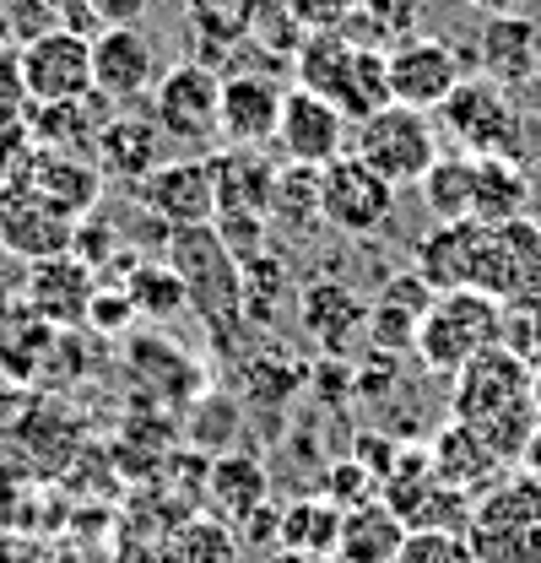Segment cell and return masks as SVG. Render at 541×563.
<instances>
[{"label":"cell","instance_id":"obj_1","mask_svg":"<svg viewBox=\"0 0 541 563\" xmlns=\"http://www.w3.org/2000/svg\"><path fill=\"white\" fill-rule=\"evenodd\" d=\"M455 390H450V418L472 422L476 433L504 455V466H520L531 433H537V401H531V363L520 352L482 347L476 357H466L455 374Z\"/></svg>","mask_w":541,"mask_h":563},{"label":"cell","instance_id":"obj_2","mask_svg":"<svg viewBox=\"0 0 541 563\" xmlns=\"http://www.w3.org/2000/svg\"><path fill=\"white\" fill-rule=\"evenodd\" d=\"M168 266L179 272L190 309L201 314L206 336L217 342V352H233L244 336V266L228 255V244L217 239V228H174L168 233Z\"/></svg>","mask_w":541,"mask_h":563},{"label":"cell","instance_id":"obj_3","mask_svg":"<svg viewBox=\"0 0 541 563\" xmlns=\"http://www.w3.org/2000/svg\"><path fill=\"white\" fill-rule=\"evenodd\" d=\"M298 87H314L320 98H331L352 125H363L374 109L396 103L390 98V60L379 44H357L352 33H303L298 55Z\"/></svg>","mask_w":541,"mask_h":563},{"label":"cell","instance_id":"obj_4","mask_svg":"<svg viewBox=\"0 0 541 563\" xmlns=\"http://www.w3.org/2000/svg\"><path fill=\"white\" fill-rule=\"evenodd\" d=\"M466 542L476 563H541V477L515 466L476 493Z\"/></svg>","mask_w":541,"mask_h":563},{"label":"cell","instance_id":"obj_5","mask_svg":"<svg viewBox=\"0 0 541 563\" xmlns=\"http://www.w3.org/2000/svg\"><path fill=\"white\" fill-rule=\"evenodd\" d=\"M504 342V303L482 287H455V292H439L433 309L422 314L417 325V363L433 368V374H455L466 357H476L482 347H498Z\"/></svg>","mask_w":541,"mask_h":563},{"label":"cell","instance_id":"obj_6","mask_svg":"<svg viewBox=\"0 0 541 563\" xmlns=\"http://www.w3.org/2000/svg\"><path fill=\"white\" fill-rule=\"evenodd\" d=\"M439 120H444L450 136L461 141L466 157H520L526 152V109H520V98L504 81L482 76V70L461 76V87L439 103Z\"/></svg>","mask_w":541,"mask_h":563},{"label":"cell","instance_id":"obj_7","mask_svg":"<svg viewBox=\"0 0 541 563\" xmlns=\"http://www.w3.org/2000/svg\"><path fill=\"white\" fill-rule=\"evenodd\" d=\"M379 498L401 515L406 531H466V520H472V493L450 488V483L433 472L428 444H417V439L401 444V455H396V466H390Z\"/></svg>","mask_w":541,"mask_h":563},{"label":"cell","instance_id":"obj_8","mask_svg":"<svg viewBox=\"0 0 541 563\" xmlns=\"http://www.w3.org/2000/svg\"><path fill=\"white\" fill-rule=\"evenodd\" d=\"M357 157H368L396 190L417 185L433 163H439V131L428 120V109H406V103H385L357 125Z\"/></svg>","mask_w":541,"mask_h":563},{"label":"cell","instance_id":"obj_9","mask_svg":"<svg viewBox=\"0 0 541 563\" xmlns=\"http://www.w3.org/2000/svg\"><path fill=\"white\" fill-rule=\"evenodd\" d=\"M152 120L163 125V136L185 146H206L211 136H222V76L206 60L163 70L152 87Z\"/></svg>","mask_w":541,"mask_h":563},{"label":"cell","instance_id":"obj_10","mask_svg":"<svg viewBox=\"0 0 541 563\" xmlns=\"http://www.w3.org/2000/svg\"><path fill=\"white\" fill-rule=\"evenodd\" d=\"M320 190H325V228L352 239L379 233L396 211V185L357 152H341L336 163L320 168Z\"/></svg>","mask_w":541,"mask_h":563},{"label":"cell","instance_id":"obj_11","mask_svg":"<svg viewBox=\"0 0 541 563\" xmlns=\"http://www.w3.org/2000/svg\"><path fill=\"white\" fill-rule=\"evenodd\" d=\"M385 60H390V98L406 109H439L466 76L461 49L439 33H406L385 49Z\"/></svg>","mask_w":541,"mask_h":563},{"label":"cell","instance_id":"obj_12","mask_svg":"<svg viewBox=\"0 0 541 563\" xmlns=\"http://www.w3.org/2000/svg\"><path fill=\"white\" fill-rule=\"evenodd\" d=\"M22 60V81H27V98L33 103H76V98H92V38L66 33V27H49L44 38L22 44L16 49Z\"/></svg>","mask_w":541,"mask_h":563},{"label":"cell","instance_id":"obj_13","mask_svg":"<svg viewBox=\"0 0 541 563\" xmlns=\"http://www.w3.org/2000/svg\"><path fill=\"white\" fill-rule=\"evenodd\" d=\"M352 136V120L341 114L331 98H320L314 87H287L281 98V125H276V146L287 152V163H309V168H325L346 152Z\"/></svg>","mask_w":541,"mask_h":563},{"label":"cell","instance_id":"obj_14","mask_svg":"<svg viewBox=\"0 0 541 563\" xmlns=\"http://www.w3.org/2000/svg\"><path fill=\"white\" fill-rule=\"evenodd\" d=\"M0 244L27 266L49 261V255H66L76 244V217L49 207L44 196H33L22 179H0Z\"/></svg>","mask_w":541,"mask_h":563},{"label":"cell","instance_id":"obj_15","mask_svg":"<svg viewBox=\"0 0 541 563\" xmlns=\"http://www.w3.org/2000/svg\"><path fill=\"white\" fill-rule=\"evenodd\" d=\"M135 201L146 217H157L168 233L174 228H201L217 217V190H211V163L206 157H174V163H157L141 185H135Z\"/></svg>","mask_w":541,"mask_h":563},{"label":"cell","instance_id":"obj_16","mask_svg":"<svg viewBox=\"0 0 541 563\" xmlns=\"http://www.w3.org/2000/svg\"><path fill=\"white\" fill-rule=\"evenodd\" d=\"M5 179H22L33 196H44L49 207H60L66 217H76V222L98 207V196H103V168H98V157H87V152H55V146H33V152L22 157V168L5 174Z\"/></svg>","mask_w":541,"mask_h":563},{"label":"cell","instance_id":"obj_17","mask_svg":"<svg viewBox=\"0 0 541 563\" xmlns=\"http://www.w3.org/2000/svg\"><path fill=\"white\" fill-rule=\"evenodd\" d=\"M482 255H487V222H433V233L417 244L411 272L428 282L433 292H455L482 282Z\"/></svg>","mask_w":541,"mask_h":563},{"label":"cell","instance_id":"obj_18","mask_svg":"<svg viewBox=\"0 0 541 563\" xmlns=\"http://www.w3.org/2000/svg\"><path fill=\"white\" fill-rule=\"evenodd\" d=\"M103 282L98 272L66 250V255H49V261H33L27 266V309L38 314V320H49V325H87V303H92V292H98Z\"/></svg>","mask_w":541,"mask_h":563},{"label":"cell","instance_id":"obj_19","mask_svg":"<svg viewBox=\"0 0 541 563\" xmlns=\"http://www.w3.org/2000/svg\"><path fill=\"white\" fill-rule=\"evenodd\" d=\"M92 87L114 103H131L157 87V49L141 27H103L92 38Z\"/></svg>","mask_w":541,"mask_h":563},{"label":"cell","instance_id":"obj_20","mask_svg":"<svg viewBox=\"0 0 541 563\" xmlns=\"http://www.w3.org/2000/svg\"><path fill=\"white\" fill-rule=\"evenodd\" d=\"M206 163H211L217 217H270V196H276V163H270L261 146L206 152Z\"/></svg>","mask_w":541,"mask_h":563},{"label":"cell","instance_id":"obj_21","mask_svg":"<svg viewBox=\"0 0 541 563\" xmlns=\"http://www.w3.org/2000/svg\"><path fill=\"white\" fill-rule=\"evenodd\" d=\"M281 98H287V87H281L270 70H239V76H222V136L233 141V146L276 141Z\"/></svg>","mask_w":541,"mask_h":563},{"label":"cell","instance_id":"obj_22","mask_svg":"<svg viewBox=\"0 0 541 563\" xmlns=\"http://www.w3.org/2000/svg\"><path fill=\"white\" fill-rule=\"evenodd\" d=\"M298 325L320 352H352L357 336H368V303L346 282H309L298 292Z\"/></svg>","mask_w":541,"mask_h":563},{"label":"cell","instance_id":"obj_23","mask_svg":"<svg viewBox=\"0 0 541 563\" xmlns=\"http://www.w3.org/2000/svg\"><path fill=\"white\" fill-rule=\"evenodd\" d=\"M433 287L417 277V272H396V277L379 287V298L368 303V347L374 352H390V357H401V352L417 347V325H422V314L433 309Z\"/></svg>","mask_w":541,"mask_h":563},{"label":"cell","instance_id":"obj_24","mask_svg":"<svg viewBox=\"0 0 541 563\" xmlns=\"http://www.w3.org/2000/svg\"><path fill=\"white\" fill-rule=\"evenodd\" d=\"M476 55H482V76H493V81H504L515 92L541 70V27L526 11L487 16L482 38H476Z\"/></svg>","mask_w":541,"mask_h":563},{"label":"cell","instance_id":"obj_25","mask_svg":"<svg viewBox=\"0 0 541 563\" xmlns=\"http://www.w3.org/2000/svg\"><path fill=\"white\" fill-rule=\"evenodd\" d=\"M428 455H433V472L450 483V488H461V493H482V488H493L504 472H515V466H504V455L476 433L472 422H461V418H450L433 439H428Z\"/></svg>","mask_w":541,"mask_h":563},{"label":"cell","instance_id":"obj_26","mask_svg":"<svg viewBox=\"0 0 541 563\" xmlns=\"http://www.w3.org/2000/svg\"><path fill=\"white\" fill-rule=\"evenodd\" d=\"M92 157H98L103 174L141 185L163 163V125L157 120H135V114L131 120H109L98 131V141H92Z\"/></svg>","mask_w":541,"mask_h":563},{"label":"cell","instance_id":"obj_27","mask_svg":"<svg viewBox=\"0 0 541 563\" xmlns=\"http://www.w3.org/2000/svg\"><path fill=\"white\" fill-rule=\"evenodd\" d=\"M206 498H211V509L233 526H244L261 504L270 498V477L266 466L255 461V455H244V450H228V455H217L211 466H206Z\"/></svg>","mask_w":541,"mask_h":563},{"label":"cell","instance_id":"obj_28","mask_svg":"<svg viewBox=\"0 0 541 563\" xmlns=\"http://www.w3.org/2000/svg\"><path fill=\"white\" fill-rule=\"evenodd\" d=\"M531 207V174L520 157H476V179H472V217L498 228L515 222Z\"/></svg>","mask_w":541,"mask_h":563},{"label":"cell","instance_id":"obj_29","mask_svg":"<svg viewBox=\"0 0 541 563\" xmlns=\"http://www.w3.org/2000/svg\"><path fill=\"white\" fill-rule=\"evenodd\" d=\"M341 504H331L325 493H309V498H292L281 504V531H276V548L281 553H303V559H336L341 548Z\"/></svg>","mask_w":541,"mask_h":563},{"label":"cell","instance_id":"obj_30","mask_svg":"<svg viewBox=\"0 0 541 563\" xmlns=\"http://www.w3.org/2000/svg\"><path fill=\"white\" fill-rule=\"evenodd\" d=\"M401 542H406L401 515H396L385 498H374V504H357V509L341 515L336 559L341 563H396Z\"/></svg>","mask_w":541,"mask_h":563},{"label":"cell","instance_id":"obj_31","mask_svg":"<svg viewBox=\"0 0 541 563\" xmlns=\"http://www.w3.org/2000/svg\"><path fill=\"white\" fill-rule=\"evenodd\" d=\"M270 222H281L292 239H314V233L325 228V190H320V168H309V163H287V168H276Z\"/></svg>","mask_w":541,"mask_h":563},{"label":"cell","instance_id":"obj_32","mask_svg":"<svg viewBox=\"0 0 541 563\" xmlns=\"http://www.w3.org/2000/svg\"><path fill=\"white\" fill-rule=\"evenodd\" d=\"M472 179H476V157H466V152L444 157L439 152V163L417 179L422 207L433 211V222H466L472 217Z\"/></svg>","mask_w":541,"mask_h":563},{"label":"cell","instance_id":"obj_33","mask_svg":"<svg viewBox=\"0 0 541 563\" xmlns=\"http://www.w3.org/2000/svg\"><path fill=\"white\" fill-rule=\"evenodd\" d=\"M185 16H190V33L201 38L211 55L255 38V16H261V0H185Z\"/></svg>","mask_w":541,"mask_h":563},{"label":"cell","instance_id":"obj_34","mask_svg":"<svg viewBox=\"0 0 541 563\" xmlns=\"http://www.w3.org/2000/svg\"><path fill=\"white\" fill-rule=\"evenodd\" d=\"M157 563H239V537L228 520L196 515L174 526V537L157 548Z\"/></svg>","mask_w":541,"mask_h":563},{"label":"cell","instance_id":"obj_35","mask_svg":"<svg viewBox=\"0 0 541 563\" xmlns=\"http://www.w3.org/2000/svg\"><path fill=\"white\" fill-rule=\"evenodd\" d=\"M125 292L135 303V320H174V314L190 309V292H185L179 272L163 266V261H135L131 277H125Z\"/></svg>","mask_w":541,"mask_h":563},{"label":"cell","instance_id":"obj_36","mask_svg":"<svg viewBox=\"0 0 541 563\" xmlns=\"http://www.w3.org/2000/svg\"><path fill=\"white\" fill-rule=\"evenodd\" d=\"M131 368L146 379V385H163V390H174L179 401H190V396H201V368H196V357H185V352L174 347V342H152V336H141L131 347Z\"/></svg>","mask_w":541,"mask_h":563},{"label":"cell","instance_id":"obj_37","mask_svg":"<svg viewBox=\"0 0 541 563\" xmlns=\"http://www.w3.org/2000/svg\"><path fill=\"white\" fill-rule=\"evenodd\" d=\"M292 298H298V292H292V272H287L270 250L244 266V320H250V325H276Z\"/></svg>","mask_w":541,"mask_h":563},{"label":"cell","instance_id":"obj_38","mask_svg":"<svg viewBox=\"0 0 541 563\" xmlns=\"http://www.w3.org/2000/svg\"><path fill=\"white\" fill-rule=\"evenodd\" d=\"M396 563H476L466 531H406Z\"/></svg>","mask_w":541,"mask_h":563},{"label":"cell","instance_id":"obj_39","mask_svg":"<svg viewBox=\"0 0 541 563\" xmlns=\"http://www.w3.org/2000/svg\"><path fill=\"white\" fill-rule=\"evenodd\" d=\"M270 217H211V228H217V239L228 244V255L239 261V266H250L255 255H266V228Z\"/></svg>","mask_w":541,"mask_h":563},{"label":"cell","instance_id":"obj_40","mask_svg":"<svg viewBox=\"0 0 541 563\" xmlns=\"http://www.w3.org/2000/svg\"><path fill=\"white\" fill-rule=\"evenodd\" d=\"M325 498H331V504H341V509L374 504V498H379V477H374L368 466H357V461L346 455L341 466H331V477H325Z\"/></svg>","mask_w":541,"mask_h":563},{"label":"cell","instance_id":"obj_41","mask_svg":"<svg viewBox=\"0 0 541 563\" xmlns=\"http://www.w3.org/2000/svg\"><path fill=\"white\" fill-rule=\"evenodd\" d=\"M504 347L520 352L537 368L541 363V303H504Z\"/></svg>","mask_w":541,"mask_h":563},{"label":"cell","instance_id":"obj_42","mask_svg":"<svg viewBox=\"0 0 541 563\" xmlns=\"http://www.w3.org/2000/svg\"><path fill=\"white\" fill-rule=\"evenodd\" d=\"M135 325V303L125 287H98L92 292V303H87V331H98V336H120V331H131Z\"/></svg>","mask_w":541,"mask_h":563},{"label":"cell","instance_id":"obj_43","mask_svg":"<svg viewBox=\"0 0 541 563\" xmlns=\"http://www.w3.org/2000/svg\"><path fill=\"white\" fill-rule=\"evenodd\" d=\"M287 11L303 33H336L352 16V0H287Z\"/></svg>","mask_w":541,"mask_h":563},{"label":"cell","instance_id":"obj_44","mask_svg":"<svg viewBox=\"0 0 541 563\" xmlns=\"http://www.w3.org/2000/svg\"><path fill=\"white\" fill-rule=\"evenodd\" d=\"M396 455H401V444H390V439H374V433H357V439H352V461H357V466H368V472L379 477V488H385V477H390Z\"/></svg>","mask_w":541,"mask_h":563},{"label":"cell","instance_id":"obj_45","mask_svg":"<svg viewBox=\"0 0 541 563\" xmlns=\"http://www.w3.org/2000/svg\"><path fill=\"white\" fill-rule=\"evenodd\" d=\"M44 5L55 11V22H60L66 33H81V38H98V33H103V22H98L92 0H44Z\"/></svg>","mask_w":541,"mask_h":563},{"label":"cell","instance_id":"obj_46","mask_svg":"<svg viewBox=\"0 0 541 563\" xmlns=\"http://www.w3.org/2000/svg\"><path fill=\"white\" fill-rule=\"evenodd\" d=\"M146 5L152 0H92V11H98L103 27H135L146 16Z\"/></svg>","mask_w":541,"mask_h":563},{"label":"cell","instance_id":"obj_47","mask_svg":"<svg viewBox=\"0 0 541 563\" xmlns=\"http://www.w3.org/2000/svg\"><path fill=\"white\" fill-rule=\"evenodd\" d=\"M38 559V548L27 542V537H16V531H0V563H33Z\"/></svg>","mask_w":541,"mask_h":563},{"label":"cell","instance_id":"obj_48","mask_svg":"<svg viewBox=\"0 0 541 563\" xmlns=\"http://www.w3.org/2000/svg\"><path fill=\"white\" fill-rule=\"evenodd\" d=\"M515 98H520V109H526V120H541V70L526 81V87H515Z\"/></svg>","mask_w":541,"mask_h":563},{"label":"cell","instance_id":"obj_49","mask_svg":"<svg viewBox=\"0 0 541 563\" xmlns=\"http://www.w3.org/2000/svg\"><path fill=\"white\" fill-rule=\"evenodd\" d=\"M520 472H531V477H541V428L531 433V444H526V455H520Z\"/></svg>","mask_w":541,"mask_h":563},{"label":"cell","instance_id":"obj_50","mask_svg":"<svg viewBox=\"0 0 541 563\" xmlns=\"http://www.w3.org/2000/svg\"><path fill=\"white\" fill-rule=\"evenodd\" d=\"M472 11H482V16H504V11H520V0H466Z\"/></svg>","mask_w":541,"mask_h":563},{"label":"cell","instance_id":"obj_51","mask_svg":"<svg viewBox=\"0 0 541 563\" xmlns=\"http://www.w3.org/2000/svg\"><path fill=\"white\" fill-rule=\"evenodd\" d=\"M11 44V0H0V49ZM16 49V44H11Z\"/></svg>","mask_w":541,"mask_h":563},{"label":"cell","instance_id":"obj_52","mask_svg":"<svg viewBox=\"0 0 541 563\" xmlns=\"http://www.w3.org/2000/svg\"><path fill=\"white\" fill-rule=\"evenodd\" d=\"M266 563H341V559H303V553H281V548H276Z\"/></svg>","mask_w":541,"mask_h":563},{"label":"cell","instance_id":"obj_53","mask_svg":"<svg viewBox=\"0 0 541 563\" xmlns=\"http://www.w3.org/2000/svg\"><path fill=\"white\" fill-rule=\"evenodd\" d=\"M531 401H537V422H541V363L531 368Z\"/></svg>","mask_w":541,"mask_h":563},{"label":"cell","instance_id":"obj_54","mask_svg":"<svg viewBox=\"0 0 541 563\" xmlns=\"http://www.w3.org/2000/svg\"><path fill=\"white\" fill-rule=\"evenodd\" d=\"M33 563H76V559H44V553H38V559H33Z\"/></svg>","mask_w":541,"mask_h":563}]
</instances>
